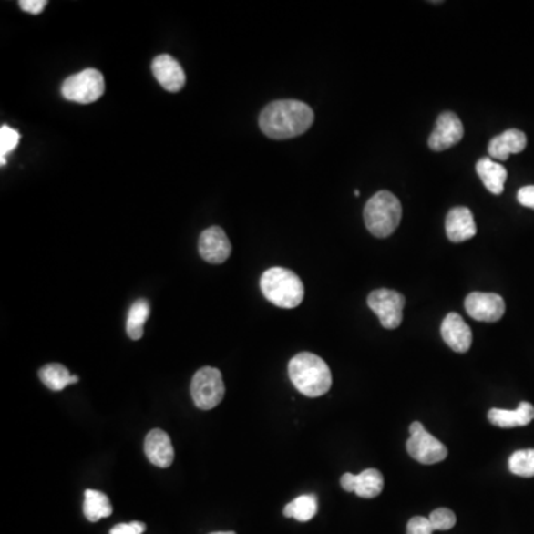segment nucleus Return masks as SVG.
Instances as JSON below:
<instances>
[{"label":"nucleus","instance_id":"nucleus-14","mask_svg":"<svg viewBox=\"0 0 534 534\" xmlns=\"http://www.w3.org/2000/svg\"><path fill=\"white\" fill-rule=\"evenodd\" d=\"M441 335L447 346H450L457 354H465L472 346L471 327L463 321L462 316L451 312L441 323Z\"/></svg>","mask_w":534,"mask_h":534},{"label":"nucleus","instance_id":"nucleus-17","mask_svg":"<svg viewBox=\"0 0 534 534\" xmlns=\"http://www.w3.org/2000/svg\"><path fill=\"white\" fill-rule=\"evenodd\" d=\"M527 146V137L519 129H508L496 136L488 144L491 159L507 160L514 153H521Z\"/></svg>","mask_w":534,"mask_h":534},{"label":"nucleus","instance_id":"nucleus-20","mask_svg":"<svg viewBox=\"0 0 534 534\" xmlns=\"http://www.w3.org/2000/svg\"><path fill=\"white\" fill-rule=\"evenodd\" d=\"M39 377L45 386L51 391H63L68 385L79 382L77 375H70L67 368L61 364H48L39 371Z\"/></svg>","mask_w":534,"mask_h":534},{"label":"nucleus","instance_id":"nucleus-24","mask_svg":"<svg viewBox=\"0 0 534 534\" xmlns=\"http://www.w3.org/2000/svg\"><path fill=\"white\" fill-rule=\"evenodd\" d=\"M509 471L522 478L534 477V448L515 451L508 462Z\"/></svg>","mask_w":534,"mask_h":534},{"label":"nucleus","instance_id":"nucleus-8","mask_svg":"<svg viewBox=\"0 0 534 534\" xmlns=\"http://www.w3.org/2000/svg\"><path fill=\"white\" fill-rule=\"evenodd\" d=\"M368 307L379 316L380 323L386 330H395L403 323V311L406 299L403 294L387 288L371 293L367 299Z\"/></svg>","mask_w":534,"mask_h":534},{"label":"nucleus","instance_id":"nucleus-13","mask_svg":"<svg viewBox=\"0 0 534 534\" xmlns=\"http://www.w3.org/2000/svg\"><path fill=\"white\" fill-rule=\"evenodd\" d=\"M152 72L156 80L168 92H179L186 85V73L174 56L160 54L152 63Z\"/></svg>","mask_w":534,"mask_h":534},{"label":"nucleus","instance_id":"nucleus-25","mask_svg":"<svg viewBox=\"0 0 534 534\" xmlns=\"http://www.w3.org/2000/svg\"><path fill=\"white\" fill-rule=\"evenodd\" d=\"M20 132L15 131L8 125H2L0 128V164L6 165V156L14 152V149L20 144Z\"/></svg>","mask_w":534,"mask_h":534},{"label":"nucleus","instance_id":"nucleus-15","mask_svg":"<svg viewBox=\"0 0 534 534\" xmlns=\"http://www.w3.org/2000/svg\"><path fill=\"white\" fill-rule=\"evenodd\" d=\"M446 233L447 238L455 243L472 240L477 235V224L471 210L467 207L453 208L447 214Z\"/></svg>","mask_w":534,"mask_h":534},{"label":"nucleus","instance_id":"nucleus-11","mask_svg":"<svg viewBox=\"0 0 534 534\" xmlns=\"http://www.w3.org/2000/svg\"><path fill=\"white\" fill-rule=\"evenodd\" d=\"M200 254L205 262L211 264H221L229 259L231 252V243L223 229H207L200 236Z\"/></svg>","mask_w":534,"mask_h":534},{"label":"nucleus","instance_id":"nucleus-26","mask_svg":"<svg viewBox=\"0 0 534 534\" xmlns=\"http://www.w3.org/2000/svg\"><path fill=\"white\" fill-rule=\"evenodd\" d=\"M429 521H431L434 530H450L456 526V514L447 508H439L432 512Z\"/></svg>","mask_w":534,"mask_h":534},{"label":"nucleus","instance_id":"nucleus-3","mask_svg":"<svg viewBox=\"0 0 534 534\" xmlns=\"http://www.w3.org/2000/svg\"><path fill=\"white\" fill-rule=\"evenodd\" d=\"M260 288L272 304L282 309H294L304 299L303 282L285 267L267 269L260 280Z\"/></svg>","mask_w":534,"mask_h":534},{"label":"nucleus","instance_id":"nucleus-19","mask_svg":"<svg viewBox=\"0 0 534 534\" xmlns=\"http://www.w3.org/2000/svg\"><path fill=\"white\" fill-rule=\"evenodd\" d=\"M477 172H478L479 179L483 180L487 190L493 195L502 193L508 179L507 168L491 158H483L477 164Z\"/></svg>","mask_w":534,"mask_h":534},{"label":"nucleus","instance_id":"nucleus-5","mask_svg":"<svg viewBox=\"0 0 534 534\" xmlns=\"http://www.w3.org/2000/svg\"><path fill=\"white\" fill-rule=\"evenodd\" d=\"M104 77L96 68H85L82 72L68 77L61 87V94L67 101L91 104L104 96Z\"/></svg>","mask_w":534,"mask_h":534},{"label":"nucleus","instance_id":"nucleus-4","mask_svg":"<svg viewBox=\"0 0 534 534\" xmlns=\"http://www.w3.org/2000/svg\"><path fill=\"white\" fill-rule=\"evenodd\" d=\"M403 217V207L398 198L391 191L382 190L371 196L364 208V220L371 235L375 238L391 236Z\"/></svg>","mask_w":534,"mask_h":534},{"label":"nucleus","instance_id":"nucleus-29","mask_svg":"<svg viewBox=\"0 0 534 534\" xmlns=\"http://www.w3.org/2000/svg\"><path fill=\"white\" fill-rule=\"evenodd\" d=\"M46 5H48L46 0H20V2H18V6H20L23 11H26V13L28 14H33V15H37V14L42 13Z\"/></svg>","mask_w":534,"mask_h":534},{"label":"nucleus","instance_id":"nucleus-7","mask_svg":"<svg viewBox=\"0 0 534 534\" xmlns=\"http://www.w3.org/2000/svg\"><path fill=\"white\" fill-rule=\"evenodd\" d=\"M407 451L411 457L423 465L443 462L448 456L447 447L439 439L435 438L434 435L429 434L420 422H413L410 425Z\"/></svg>","mask_w":534,"mask_h":534},{"label":"nucleus","instance_id":"nucleus-6","mask_svg":"<svg viewBox=\"0 0 534 534\" xmlns=\"http://www.w3.org/2000/svg\"><path fill=\"white\" fill-rule=\"evenodd\" d=\"M193 403L200 410H212L224 398L223 375L214 367H202L196 371L190 383Z\"/></svg>","mask_w":534,"mask_h":534},{"label":"nucleus","instance_id":"nucleus-22","mask_svg":"<svg viewBox=\"0 0 534 534\" xmlns=\"http://www.w3.org/2000/svg\"><path fill=\"white\" fill-rule=\"evenodd\" d=\"M150 316V304L148 300H137L128 312L127 333L132 340H140L144 334V323Z\"/></svg>","mask_w":534,"mask_h":534},{"label":"nucleus","instance_id":"nucleus-30","mask_svg":"<svg viewBox=\"0 0 534 534\" xmlns=\"http://www.w3.org/2000/svg\"><path fill=\"white\" fill-rule=\"evenodd\" d=\"M517 200H519L522 207L534 210V186H524V188L519 189Z\"/></svg>","mask_w":534,"mask_h":534},{"label":"nucleus","instance_id":"nucleus-27","mask_svg":"<svg viewBox=\"0 0 534 534\" xmlns=\"http://www.w3.org/2000/svg\"><path fill=\"white\" fill-rule=\"evenodd\" d=\"M434 531L431 521L425 517H415L408 521L407 534H432Z\"/></svg>","mask_w":534,"mask_h":534},{"label":"nucleus","instance_id":"nucleus-1","mask_svg":"<svg viewBox=\"0 0 534 534\" xmlns=\"http://www.w3.org/2000/svg\"><path fill=\"white\" fill-rule=\"evenodd\" d=\"M313 120V110L303 101L278 100L267 104L260 113L259 125L269 139L288 140L304 134Z\"/></svg>","mask_w":534,"mask_h":534},{"label":"nucleus","instance_id":"nucleus-28","mask_svg":"<svg viewBox=\"0 0 534 534\" xmlns=\"http://www.w3.org/2000/svg\"><path fill=\"white\" fill-rule=\"evenodd\" d=\"M146 531V524L140 521L118 524L110 530V534H143Z\"/></svg>","mask_w":534,"mask_h":534},{"label":"nucleus","instance_id":"nucleus-23","mask_svg":"<svg viewBox=\"0 0 534 534\" xmlns=\"http://www.w3.org/2000/svg\"><path fill=\"white\" fill-rule=\"evenodd\" d=\"M318 512V500L313 495H303L288 503L283 515L288 519H294L300 522L311 521Z\"/></svg>","mask_w":534,"mask_h":534},{"label":"nucleus","instance_id":"nucleus-12","mask_svg":"<svg viewBox=\"0 0 534 534\" xmlns=\"http://www.w3.org/2000/svg\"><path fill=\"white\" fill-rule=\"evenodd\" d=\"M340 484L344 487V491L356 493L359 498H373L382 493L385 478H383L382 472L377 469H365L358 475L347 472L340 479Z\"/></svg>","mask_w":534,"mask_h":534},{"label":"nucleus","instance_id":"nucleus-21","mask_svg":"<svg viewBox=\"0 0 534 534\" xmlns=\"http://www.w3.org/2000/svg\"><path fill=\"white\" fill-rule=\"evenodd\" d=\"M84 514L91 522L108 519L113 514L112 503L101 491L87 490L85 491Z\"/></svg>","mask_w":534,"mask_h":534},{"label":"nucleus","instance_id":"nucleus-9","mask_svg":"<svg viewBox=\"0 0 534 534\" xmlns=\"http://www.w3.org/2000/svg\"><path fill=\"white\" fill-rule=\"evenodd\" d=\"M467 315L481 323H498L505 315V300L495 293H471L465 300Z\"/></svg>","mask_w":534,"mask_h":534},{"label":"nucleus","instance_id":"nucleus-18","mask_svg":"<svg viewBox=\"0 0 534 534\" xmlns=\"http://www.w3.org/2000/svg\"><path fill=\"white\" fill-rule=\"evenodd\" d=\"M488 420L495 426L510 429V427L527 426L534 420V407L530 403L519 404L515 410H502V408H491L488 411Z\"/></svg>","mask_w":534,"mask_h":534},{"label":"nucleus","instance_id":"nucleus-10","mask_svg":"<svg viewBox=\"0 0 534 534\" xmlns=\"http://www.w3.org/2000/svg\"><path fill=\"white\" fill-rule=\"evenodd\" d=\"M463 134L465 129L458 116L453 112H444L439 115L427 144L434 152H444L447 149L460 143Z\"/></svg>","mask_w":534,"mask_h":534},{"label":"nucleus","instance_id":"nucleus-2","mask_svg":"<svg viewBox=\"0 0 534 534\" xmlns=\"http://www.w3.org/2000/svg\"><path fill=\"white\" fill-rule=\"evenodd\" d=\"M288 375L295 389L309 398L323 396L333 385L327 363L311 352L297 354L288 364Z\"/></svg>","mask_w":534,"mask_h":534},{"label":"nucleus","instance_id":"nucleus-31","mask_svg":"<svg viewBox=\"0 0 534 534\" xmlns=\"http://www.w3.org/2000/svg\"><path fill=\"white\" fill-rule=\"evenodd\" d=\"M210 534H236L235 531H216V533Z\"/></svg>","mask_w":534,"mask_h":534},{"label":"nucleus","instance_id":"nucleus-16","mask_svg":"<svg viewBox=\"0 0 534 534\" xmlns=\"http://www.w3.org/2000/svg\"><path fill=\"white\" fill-rule=\"evenodd\" d=\"M144 453L148 456L149 462L162 469L171 467L174 462V447L169 435L162 429L149 432L144 441Z\"/></svg>","mask_w":534,"mask_h":534}]
</instances>
